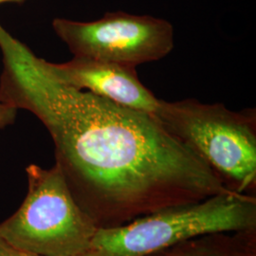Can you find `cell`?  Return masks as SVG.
<instances>
[{
    "label": "cell",
    "mask_w": 256,
    "mask_h": 256,
    "mask_svg": "<svg viewBox=\"0 0 256 256\" xmlns=\"http://www.w3.org/2000/svg\"><path fill=\"white\" fill-rule=\"evenodd\" d=\"M25 1L26 0H0V5L4 3H22Z\"/></svg>",
    "instance_id": "11"
},
{
    "label": "cell",
    "mask_w": 256,
    "mask_h": 256,
    "mask_svg": "<svg viewBox=\"0 0 256 256\" xmlns=\"http://www.w3.org/2000/svg\"><path fill=\"white\" fill-rule=\"evenodd\" d=\"M0 256H36L20 250L0 236Z\"/></svg>",
    "instance_id": "9"
},
{
    "label": "cell",
    "mask_w": 256,
    "mask_h": 256,
    "mask_svg": "<svg viewBox=\"0 0 256 256\" xmlns=\"http://www.w3.org/2000/svg\"><path fill=\"white\" fill-rule=\"evenodd\" d=\"M26 174V198L0 223V236L36 256H76L93 250L99 228L75 200L58 165L30 164Z\"/></svg>",
    "instance_id": "4"
},
{
    "label": "cell",
    "mask_w": 256,
    "mask_h": 256,
    "mask_svg": "<svg viewBox=\"0 0 256 256\" xmlns=\"http://www.w3.org/2000/svg\"><path fill=\"white\" fill-rule=\"evenodd\" d=\"M52 28L74 57L137 66L164 58L174 48V28L164 19L124 12L82 22L54 18Z\"/></svg>",
    "instance_id": "5"
},
{
    "label": "cell",
    "mask_w": 256,
    "mask_h": 256,
    "mask_svg": "<svg viewBox=\"0 0 256 256\" xmlns=\"http://www.w3.org/2000/svg\"><path fill=\"white\" fill-rule=\"evenodd\" d=\"M165 250L168 256H256V230L206 234Z\"/></svg>",
    "instance_id": "7"
},
{
    "label": "cell",
    "mask_w": 256,
    "mask_h": 256,
    "mask_svg": "<svg viewBox=\"0 0 256 256\" xmlns=\"http://www.w3.org/2000/svg\"><path fill=\"white\" fill-rule=\"evenodd\" d=\"M104 256L102 254L101 252H99L98 250H92L90 252H86V254H80V256Z\"/></svg>",
    "instance_id": "10"
},
{
    "label": "cell",
    "mask_w": 256,
    "mask_h": 256,
    "mask_svg": "<svg viewBox=\"0 0 256 256\" xmlns=\"http://www.w3.org/2000/svg\"><path fill=\"white\" fill-rule=\"evenodd\" d=\"M18 110L0 98V130L12 126L18 118Z\"/></svg>",
    "instance_id": "8"
},
{
    "label": "cell",
    "mask_w": 256,
    "mask_h": 256,
    "mask_svg": "<svg viewBox=\"0 0 256 256\" xmlns=\"http://www.w3.org/2000/svg\"><path fill=\"white\" fill-rule=\"evenodd\" d=\"M154 116L200 156L230 190L245 194L256 188L254 110L236 112L223 104L194 99L160 100Z\"/></svg>",
    "instance_id": "3"
},
{
    "label": "cell",
    "mask_w": 256,
    "mask_h": 256,
    "mask_svg": "<svg viewBox=\"0 0 256 256\" xmlns=\"http://www.w3.org/2000/svg\"><path fill=\"white\" fill-rule=\"evenodd\" d=\"M250 230H256V194L224 192L98 229L92 248L104 256H147L202 236Z\"/></svg>",
    "instance_id": "2"
},
{
    "label": "cell",
    "mask_w": 256,
    "mask_h": 256,
    "mask_svg": "<svg viewBox=\"0 0 256 256\" xmlns=\"http://www.w3.org/2000/svg\"><path fill=\"white\" fill-rule=\"evenodd\" d=\"M0 98L34 115L78 205L99 229L234 192L154 115L66 86L0 22Z\"/></svg>",
    "instance_id": "1"
},
{
    "label": "cell",
    "mask_w": 256,
    "mask_h": 256,
    "mask_svg": "<svg viewBox=\"0 0 256 256\" xmlns=\"http://www.w3.org/2000/svg\"><path fill=\"white\" fill-rule=\"evenodd\" d=\"M44 64L55 79L75 90L151 115L158 108L160 100L140 82L136 66L79 57L64 63L44 59Z\"/></svg>",
    "instance_id": "6"
},
{
    "label": "cell",
    "mask_w": 256,
    "mask_h": 256,
    "mask_svg": "<svg viewBox=\"0 0 256 256\" xmlns=\"http://www.w3.org/2000/svg\"><path fill=\"white\" fill-rule=\"evenodd\" d=\"M168 256V254H167L166 250H164V252H156V254H150V256Z\"/></svg>",
    "instance_id": "12"
}]
</instances>
